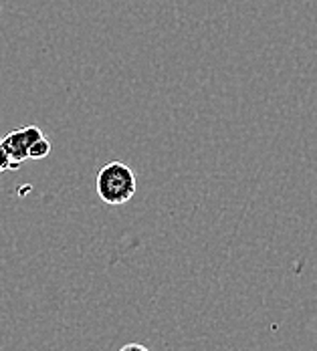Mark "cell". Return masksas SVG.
<instances>
[{"label":"cell","mask_w":317,"mask_h":351,"mask_svg":"<svg viewBox=\"0 0 317 351\" xmlns=\"http://www.w3.org/2000/svg\"><path fill=\"white\" fill-rule=\"evenodd\" d=\"M97 196L109 206H121L130 202L138 192V180L134 170L124 162H109L97 174Z\"/></svg>","instance_id":"1"},{"label":"cell","mask_w":317,"mask_h":351,"mask_svg":"<svg viewBox=\"0 0 317 351\" xmlns=\"http://www.w3.org/2000/svg\"><path fill=\"white\" fill-rule=\"evenodd\" d=\"M38 138H43V132L36 125H27V128L8 132L0 141L4 145V149L8 152L14 168H21V164L29 160V149Z\"/></svg>","instance_id":"2"},{"label":"cell","mask_w":317,"mask_h":351,"mask_svg":"<svg viewBox=\"0 0 317 351\" xmlns=\"http://www.w3.org/2000/svg\"><path fill=\"white\" fill-rule=\"evenodd\" d=\"M49 154H51V141L43 136V138H38V140L31 145V149H29V160H43V158H47Z\"/></svg>","instance_id":"3"},{"label":"cell","mask_w":317,"mask_h":351,"mask_svg":"<svg viewBox=\"0 0 317 351\" xmlns=\"http://www.w3.org/2000/svg\"><path fill=\"white\" fill-rule=\"evenodd\" d=\"M6 170H16V168H14V164H12V160H10V156H8V152L4 149V145H2V141H0V174L6 172Z\"/></svg>","instance_id":"4"},{"label":"cell","mask_w":317,"mask_h":351,"mask_svg":"<svg viewBox=\"0 0 317 351\" xmlns=\"http://www.w3.org/2000/svg\"><path fill=\"white\" fill-rule=\"evenodd\" d=\"M119 351H150L145 346H141V343H126L124 348Z\"/></svg>","instance_id":"5"}]
</instances>
